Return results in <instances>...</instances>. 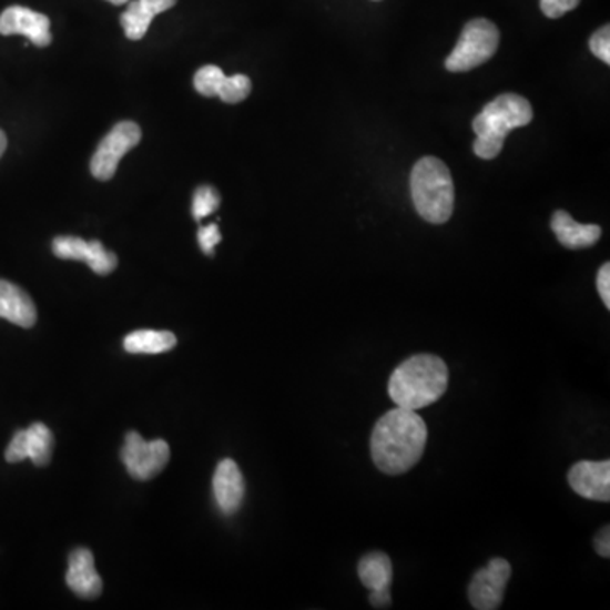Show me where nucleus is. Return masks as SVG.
<instances>
[{
	"label": "nucleus",
	"instance_id": "a878e982",
	"mask_svg": "<svg viewBox=\"0 0 610 610\" xmlns=\"http://www.w3.org/2000/svg\"><path fill=\"white\" fill-rule=\"evenodd\" d=\"M593 545H596L597 553L600 555L602 558H609L610 557V528L609 526H606V528L600 529L599 532H597L596 539H593Z\"/></svg>",
	"mask_w": 610,
	"mask_h": 610
},
{
	"label": "nucleus",
	"instance_id": "bb28decb",
	"mask_svg": "<svg viewBox=\"0 0 610 610\" xmlns=\"http://www.w3.org/2000/svg\"><path fill=\"white\" fill-rule=\"evenodd\" d=\"M368 600H370L372 607H375V609H387V607H390V590H378V592H370V597H368Z\"/></svg>",
	"mask_w": 610,
	"mask_h": 610
},
{
	"label": "nucleus",
	"instance_id": "9d476101",
	"mask_svg": "<svg viewBox=\"0 0 610 610\" xmlns=\"http://www.w3.org/2000/svg\"><path fill=\"white\" fill-rule=\"evenodd\" d=\"M54 256L61 260L85 262L98 275H109L118 268V256L108 252L101 241H85L75 236H58L53 240Z\"/></svg>",
	"mask_w": 610,
	"mask_h": 610
},
{
	"label": "nucleus",
	"instance_id": "1a4fd4ad",
	"mask_svg": "<svg viewBox=\"0 0 610 610\" xmlns=\"http://www.w3.org/2000/svg\"><path fill=\"white\" fill-rule=\"evenodd\" d=\"M54 438L50 427L41 423L31 424L28 429H21L12 436L6 460L9 464H21L31 460L37 467H47L53 455Z\"/></svg>",
	"mask_w": 610,
	"mask_h": 610
},
{
	"label": "nucleus",
	"instance_id": "b1692460",
	"mask_svg": "<svg viewBox=\"0 0 610 610\" xmlns=\"http://www.w3.org/2000/svg\"><path fill=\"white\" fill-rule=\"evenodd\" d=\"M199 244H201L202 252L205 253V255L212 256L214 255V248H216V244L221 243V231L220 227H217V224H209V226H202L201 230H199Z\"/></svg>",
	"mask_w": 610,
	"mask_h": 610
},
{
	"label": "nucleus",
	"instance_id": "ddd939ff",
	"mask_svg": "<svg viewBox=\"0 0 610 610\" xmlns=\"http://www.w3.org/2000/svg\"><path fill=\"white\" fill-rule=\"evenodd\" d=\"M67 586L80 599H98L102 593V580L95 570L94 555L90 549H73L69 558V571H67Z\"/></svg>",
	"mask_w": 610,
	"mask_h": 610
},
{
	"label": "nucleus",
	"instance_id": "a211bd4d",
	"mask_svg": "<svg viewBox=\"0 0 610 610\" xmlns=\"http://www.w3.org/2000/svg\"><path fill=\"white\" fill-rule=\"evenodd\" d=\"M392 575H394V570H392L390 558L382 551L365 555L358 561L359 580L372 592L390 590Z\"/></svg>",
	"mask_w": 610,
	"mask_h": 610
},
{
	"label": "nucleus",
	"instance_id": "423d86ee",
	"mask_svg": "<svg viewBox=\"0 0 610 610\" xmlns=\"http://www.w3.org/2000/svg\"><path fill=\"white\" fill-rule=\"evenodd\" d=\"M121 460L134 480L148 481L169 464L170 446L163 439L146 441L140 433L131 431L122 446Z\"/></svg>",
	"mask_w": 610,
	"mask_h": 610
},
{
	"label": "nucleus",
	"instance_id": "c85d7f7f",
	"mask_svg": "<svg viewBox=\"0 0 610 610\" xmlns=\"http://www.w3.org/2000/svg\"><path fill=\"white\" fill-rule=\"evenodd\" d=\"M108 2H111V4H114V6H122V4H126V2H130V0H108Z\"/></svg>",
	"mask_w": 610,
	"mask_h": 610
},
{
	"label": "nucleus",
	"instance_id": "dca6fc26",
	"mask_svg": "<svg viewBox=\"0 0 610 610\" xmlns=\"http://www.w3.org/2000/svg\"><path fill=\"white\" fill-rule=\"evenodd\" d=\"M175 4L176 0H134L121 16L124 34L133 41L143 40L151 21Z\"/></svg>",
	"mask_w": 610,
	"mask_h": 610
},
{
	"label": "nucleus",
	"instance_id": "39448f33",
	"mask_svg": "<svg viewBox=\"0 0 610 610\" xmlns=\"http://www.w3.org/2000/svg\"><path fill=\"white\" fill-rule=\"evenodd\" d=\"M499 29L488 19L478 18L464 28L455 50L446 58L448 72H470L490 60L499 48Z\"/></svg>",
	"mask_w": 610,
	"mask_h": 610
},
{
	"label": "nucleus",
	"instance_id": "f8f14e48",
	"mask_svg": "<svg viewBox=\"0 0 610 610\" xmlns=\"http://www.w3.org/2000/svg\"><path fill=\"white\" fill-rule=\"evenodd\" d=\"M568 484L583 499L609 502L610 461H578L568 471Z\"/></svg>",
	"mask_w": 610,
	"mask_h": 610
},
{
	"label": "nucleus",
	"instance_id": "0eeeda50",
	"mask_svg": "<svg viewBox=\"0 0 610 610\" xmlns=\"http://www.w3.org/2000/svg\"><path fill=\"white\" fill-rule=\"evenodd\" d=\"M141 141V130L138 124L131 121L119 122L109 131L108 136L99 144L98 151L92 156L90 162V172L94 179L111 180L115 175L119 162L122 156L126 155L128 151L138 146Z\"/></svg>",
	"mask_w": 610,
	"mask_h": 610
},
{
	"label": "nucleus",
	"instance_id": "9b49d317",
	"mask_svg": "<svg viewBox=\"0 0 610 610\" xmlns=\"http://www.w3.org/2000/svg\"><path fill=\"white\" fill-rule=\"evenodd\" d=\"M51 22L48 16L31 11L22 6H12L0 14V34L12 37L22 34L38 48H47L51 43Z\"/></svg>",
	"mask_w": 610,
	"mask_h": 610
},
{
	"label": "nucleus",
	"instance_id": "4468645a",
	"mask_svg": "<svg viewBox=\"0 0 610 610\" xmlns=\"http://www.w3.org/2000/svg\"><path fill=\"white\" fill-rule=\"evenodd\" d=\"M212 490L221 512L233 516L240 510L244 499V478L236 461L227 458L217 465Z\"/></svg>",
	"mask_w": 610,
	"mask_h": 610
},
{
	"label": "nucleus",
	"instance_id": "cd10ccee",
	"mask_svg": "<svg viewBox=\"0 0 610 610\" xmlns=\"http://www.w3.org/2000/svg\"><path fill=\"white\" fill-rule=\"evenodd\" d=\"M6 148H8V138H6L4 131L0 130V159L4 155Z\"/></svg>",
	"mask_w": 610,
	"mask_h": 610
},
{
	"label": "nucleus",
	"instance_id": "aec40b11",
	"mask_svg": "<svg viewBox=\"0 0 610 610\" xmlns=\"http://www.w3.org/2000/svg\"><path fill=\"white\" fill-rule=\"evenodd\" d=\"M252 94V80L246 75L224 77L217 98L226 104H237Z\"/></svg>",
	"mask_w": 610,
	"mask_h": 610
},
{
	"label": "nucleus",
	"instance_id": "f3484780",
	"mask_svg": "<svg viewBox=\"0 0 610 610\" xmlns=\"http://www.w3.org/2000/svg\"><path fill=\"white\" fill-rule=\"evenodd\" d=\"M551 230L558 241L568 250L590 248L602 236L597 224H580L565 211H557L551 217Z\"/></svg>",
	"mask_w": 610,
	"mask_h": 610
},
{
	"label": "nucleus",
	"instance_id": "6ab92c4d",
	"mask_svg": "<svg viewBox=\"0 0 610 610\" xmlns=\"http://www.w3.org/2000/svg\"><path fill=\"white\" fill-rule=\"evenodd\" d=\"M175 334L170 331L140 329L124 339V349L133 355H159L175 348Z\"/></svg>",
	"mask_w": 610,
	"mask_h": 610
},
{
	"label": "nucleus",
	"instance_id": "4be33fe9",
	"mask_svg": "<svg viewBox=\"0 0 610 610\" xmlns=\"http://www.w3.org/2000/svg\"><path fill=\"white\" fill-rule=\"evenodd\" d=\"M590 50L599 60H602L606 65L610 63V28L603 26L590 38Z\"/></svg>",
	"mask_w": 610,
	"mask_h": 610
},
{
	"label": "nucleus",
	"instance_id": "20e7f679",
	"mask_svg": "<svg viewBox=\"0 0 610 610\" xmlns=\"http://www.w3.org/2000/svg\"><path fill=\"white\" fill-rule=\"evenodd\" d=\"M410 194L417 214L431 224L448 223L455 209V183L448 166L436 156H424L410 173Z\"/></svg>",
	"mask_w": 610,
	"mask_h": 610
},
{
	"label": "nucleus",
	"instance_id": "6e6552de",
	"mask_svg": "<svg viewBox=\"0 0 610 610\" xmlns=\"http://www.w3.org/2000/svg\"><path fill=\"white\" fill-rule=\"evenodd\" d=\"M512 568L504 558H494L487 567L478 570L468 587V599L477 610H496L506 596Z\"/></svg>",
	"mask_w": 610,
	"mask_h": 610
},
{
	"label": "nucleus",
	"instance_id": "f03ea898",
	"mask_svg": "<svg viewBox=\"0 0 610 610\" xmlns=\"http://www.w3.org/2000/svg\"><path fill=\"white\" fill-rule=\"evenodd\" d=\"M448 384V366L439 356L416 355L395 368L388 380V395L397 407L419 410L438 403Z\"/></svg>",
	"mask_w": 610,
	"mask_h": 610
},
{
	"label": "nucleus",
	"instance_id": "393cba45",
	"mask_svg": "<svg viewBox=\"0 0 610 610\" xmlns=\"http://www.w3.org/2000/svg\"><path fill=\"white\" fill-rule=\"evenodd\" d=\"M597 288H599L600 298L607 309H610V265L603 263L600 266L599 275H597Z\"/></svg>",
	"mask_w": 610,
	"mask_h": 610
},
{
	"label": "nucleus",
	"instance_id": "7ed1b4c3",
	"mask_svg": "<svg viewBox=\"0 0 610 610\" xmlns=\"http://www.w3.org/2000/svg\"><path fill=\"white\" fill-rule=\"evenodd\" d=\"M532 121V108L528 99L516 94H504L485 105L474 119L477 140L475 155L481 160H494L500 155L507 134L517 128L528 126Z\"/></svg>",
	"mask_w": 610,
	"mask_h": 610
},
{
	"label": "nucleus",
	"instance_id": "2eb2a0df",
	"mask_svg": "<svg viewBox=\"0 0 610 610\" xmlns=\"http://www.w3.org/2000/svg\"><path fill=\"white\" fill-rule=\"evenodd\" d=\"M0 319L9 321L24 329L33 327L38 319L33 298L8 281H0Z\"/></svg>",
	"mask_w": 610,
	"mask_h": 610
},
{
	"label": "nucleus",
	"instance_id": "f257e3e1",
	"mask_svg": "<svg viewBox=\"0 0 610 610\" xmlns=\"http://www.w3.org/2000/svg\"><path fill=\"white\" fill-rule=\"evenodd\" d=\"M427 445V426L416 410H388L372 433V460L387 475H403L416 467Z\"/></svg>",
	"mask_w": 610,
	"mask_h": 610
},
{
	"label": "nucleus",
	"instance_id": "5701e85b",
	"mask_svg": "<svg viewBox=\"0 0 610 610\" xmlns=\"http://www.w3.org/2000/svg\"><path fill=\"white\" fill-rule=\"evenodd\" d=\"M578 4H580V0H541V2H539L542 14L549 19L561 18V16L567 14V12L577 9Z\"/></svg>",
	"mask_w": 610,
	"mask_h": 610
},
{
	"label": "nucleus",
	"instance_id": "412c9836",
	"mask_svg": "<svg viewBox=\"0 0 610 610\" xmlns=\"http://www.w3.org/2000/svg\"><path fill=\"white\" fill-rule=\"evenodd\" d=\"M221 204V195L216 189L202 185L195 191L194 202H192V216L195 221H202L204 217L211 216L212 212H216Z\"/></svg>",
	"mask_w": 610,
	"mask_h": 610
}]
</instances>
